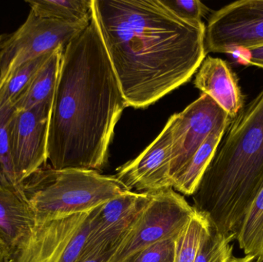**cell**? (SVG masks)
I'll return each instance as SVG.
<instances>
[{
	"label": "cell",
	"mask_w": 263,
	"mask_h": 262,
	"mask_svg": "<svg viewBox=\"0 0 263 262\" xmlns=\"http://www.w3.org/2000/svg\"><path fill=\"white\" fill-rule=\"evenodd\" d=\"M92 8L128 107L145 109L185 84L207 55L205 25L160 0H93Z\"/></svg>",
	"instance_id": "6da1fadb"
},
{
	"label": "cell",
	"mask_w": 263,
	"mask_h": 262,
	"mask_svg": "<svg viewBox=\"0 0 263 262\" xmlns=\"http://www.w3.org/2000/svg\"><path fill=\"white\" fill-rule=\"evenodd\" d=\"M128 107L94 15L65 47L49 121L48 161L55 169L100 170Z\"/></svg>",
	"instance_id": "7a4b0ae2"
},
{
	"label": "cell",
	"mask_w": 263,
	"mask_h": 262,
	"mask_svg": "<svg viewBox=\"0 0 263 262\" xmlns=\"http://www.w3.org/2000/svg\"><path fill=\"white\" fill-rule=\"evenodd\" d=\"M263 186V89L232 120L193 192L194 209L224 235L236 234Z\"/></svg>",
	"instance_id": "3957f363"
},
{
	"label": "cell",
	"mask_w": 263,
	"mask_h": 262,
	"mask_svg": "<svg viewBox=\"0 0 263 262\" xmlns=\"http://www.w3.org/2000/svg\"><path fill=\"white\" fill-rule=\"evenodd\" d=\"M35 223L87 212L127 192L115 177L84 169L44 166L22 183Z\"/></svg>",
	"instance_id": "277c9868"
},
{
	"label": "cell",
	"mask_w": 263,
	"mask_h": 262,
	"mask_svg": "<svg viewBox=\"0 0 263 262\" xmlns=\"http://www.w3.org/2000/svg\"><path fill=\"white\" fill-rule=\"evenodd\" d=\"M195 212L196 209L173 189L151 194L149 201L110 262H123L151 245L177 238Z\"/></svg>",
	"instance_id": "5b68a950"
},
{
	"label": "cell",
	"mask_w": 263,
	"mask_h": 262,
	"mask_svg": "<svg viewBox=\"0 0 263 262\" xmlns=\"http://www.w3.org/2000/svg\"><path fill=\"white\" fill-rule=\"evenodd\" d=\"M90 20L61 21L43 18L30 10L26 22L17 30L0 35L2 75L4 76L29 60L53 52L58 48L66 47Z\"/></svg>",
	"instance_id": "8992f818"
},
{
	"label": "cell",
	"mask_w": 263,
	"mask_h": 262,
	"mask_svg": "<svg viewBox=\"0 0 263 262\" xmlns=\"http://www.w3.org/2000/svg\"><path fill=\"white\" fill-rule=\"evenodd\" d=\"M263 46V0H240L213 12L205 26V53Z\"/></svg>",
	"instance_id": "52a82bcc"
},
{
	"label": "cell",
	"mask_w": 263,
	"mask_h": 262,
	"mask_svg": "<svg viewBox=\"0 0 263 262\" xmlns=\"http://www.w3.org/2000/svg\"><path fill=\"white\" fill-rule=\"evenodd\" d=\"M52 106V103H47L26 110L13 109L11 114L8 140L20 184L47 163Z\"/></svg>",
	"instance_id": "ba28073f"
},
{
	"label": "cell",
	"mask_w": 263,
	"mask_h": 262,
	"mask_svg": "<svg viewBox=\"0 0 263 262\" xmlns=\"http://www.w3.org/2000/svg\"><path fill=\"white\" fill-rule=\"evenodd\" d=\"M232 120L211 97L204 93L182 112L174 114L170 166L172 179L213 132L227 129Z\"/></svg>",
	"instance_id": "9c48e42d"
},
{
	"label": "cell",
	"mask_w": 263,
	"mask_h": 262,
	"mask_svg": "<svg viewBox=\"0 0 263 262\" xmlns=\"http://www.w3.org/2000/svg\"><path fill=\"white\" fill-rule=\"evenodd\" d=\"M173 125L174 115L139 156L117 169L114 177L128 190L153 194L173 189L170 166Z\"/></svg>",
	"instance_id": "30bf717a"
},
{
	"label": "cell",
	"mask_w": 263,
	"mask_h": 262,
	"mask_svg": "<svg viewBox=\"0 0 263 262\" xmlns=\"http://www.w3.org/2000/svg\"><path fill=\"white\" fill-rule=\"evenodd\" d=\"M89 212L35 223L6 262H64L71 241Z\"/></svg>",
	"instance_id": "8fae6325"
},
{
	"label": "cell",
	"mask_w": 263,
	"mask_h": 262,
	"mask_svg": "<svg viewBox=\"0 0 263 262\" xmlns=\"http://www.w3.org/2000/svg\"><path fill=\"white\" fill-rule=\"evenodd\" d=\"M193 84L202 93L211 97L232 119L245 106L239 78L222 58L206 55L198 69Z\"/></svg>",
	"instance_id": "7c38bea8"
},
{
	"label": "cell",
	"mask_w": 263,
	"mask_h": 262,
	"mask_svg": "<svg viewBox=\"0 0 263 262\" xmlns=\"http://www.w3.org/2000/svg\"><path fill=\"white\" fill-rule=\"evenodd\" d=\"M35 225V216L23 189L0 187V237L9 254L27 237Z\"/></svg>",
	"instance_id": "4fadbf2b"
},
{
	"label": "cell",
	"mask_w": 263,
	"mask_h": 262,
	"mask_svg": "<svg viewBox=\"0 0 263 262\" xmlns=\"http://www.w3.org/2000/svg\"><path fill=\"white\" fill-rule=\"evenodd\" d=\"M64 49L58 48L52 52L31 80L27 88L15 100L14 109L26 110L39 105L53 103Z\"/></svg>",
	"instance_id": "5bb4252c"
},
{
	"label": "cell",
	"mask_w": 263,
	"mask_h": 262,
	"mask_svg": "<svg viewBox=\"0 0 263 262\" xmlns=\"http://www.w3.org/2000/svg\"><path fill=\"white\" fill-rule=\"evenodd\" d=\"M150 198L151 194L127 191L100 205L96 209L91 221L90 235L103 232L136 216L146 206Z\"/></svg>",
	"instance_id": "9a60e30c"
},
{
	"label": "cell",
	"mask_w": 263,
	"mask_h": 262,
	"mask_svg": "<svg viewBox=\"0 0 263 262\" xmlns=\"http://www.w3.org/2000/svg\"><path fill=\"white\" fill-rule=\"evenodd\" d=\"M227 129L213 132L196 151L185 167L172 179L173 189L185 195L192 196L214 156Z\"/></svg>",
	"instance_id": "2e32d148"
},
{
	"label": "cell",
	"mask_w": 263,
	"mask_h": 262,
	"mask_svg": "<svg viewBox=\"0 0 263 262\" xmlns=\"http://www.w3.org/2000/svg\"><path fill=\"white\" fill-rule=\"evenodd\" d=\"M236 240L247 256L263 262V186L244 215Z\"/></svg>",
	"instance_id": "e0dca14e"
},
{
	"label": "cell",
	"mask_w": 263,
	"mask_h": 262,
	"mask_svg": "<svg viewBox=\"0 0 263 262\" xmlns=\"http://www.w3.org/2000/svg\"><path fill=\"white\" fill-rule=\"evenodd\" d=\"M35 15L66 22L89 21L93 15V0H28Z\"/></svg>",
	"instance_id": "ac0fdd59"
},
{
	"label": "cell",
	"mask_w": 263,
	"mask_h": 262,
	"mask_svg": "<svg viewBox=\"0 0 263 262\" xmlns=\"http://www.w3.org/2000/svg\"><path fill=\"white\" fill-rule=\"evenodd\" d=\"M54 52V51H53ZM29 60L8 72L0 82V109L13 106L14 103L30 83L52 52Z\"/></svg>",
	"instance_id": "d6986e66"
},
{
	"label": "cell",
	"mask_w": 263,
	"mask_h": 262,
	"mask_svg": "<svg viewBox=\"0 0 263 262\" xmlns=\"http://www.w3.org/2000/svg\"><path fill=\"white\" fill-rule=\"evenodd\" d=\"M210 226L208 219L196 210L185 229L176 238L174 262H194L201 241Z\"/></svg>",
	"instance_id": "ffe728a7"
},
{
	"label": "cell",
	"mask_w": 263,
	"mask_h": 262,
	"mask_svg": "<svg viewBox=\"0 0 263 262\" xmlns=\"http://www.w3.org/2000/svg\"><path fill=\"white\" fill-rule=\"evenodd\" d=\"M235 239L236 234L222 235L210 225L201 241L194 262H230L233 251V246L230 243Z\"/></svg>",
	"instance_id": "44dd1931"
},
{
	"label": "cell",
	"mask_w": 263,
	"mask_h": 262,
	"mask_svg": "<svg viewBox=\"0 0 263 262\" xmlns=\"http://www.w3.org/2000/svg\"><path fill=\"white\" fill-rule=\"evenodd\" d=\"M13 109L12 106L0 109V187L22 190L23 187L14 170L8 140V123Z\"/></svg>",
	"instance_id": "7402d4cb"
},
{
	"label": "cell",
	"mask_w": 263,
	"mask_h": 262,
	"mask_svg": "<svg viewBox=\"0 0 263 262\" xmlns=\"http://www.w3.org/2000/svg\"><path fill=\"white\" fill-rule=\"evenodd\" d=\"M176 16L193 25L203 24L202 18L210 9L199 0H160Z\"/></svg>",
	"instance_id": "603a6c76"
},
{
	"label": "cell",
	"mask_w": 263,
	"mask_h": 262,
	"mask_svg": "<svg viewBox=\"0 0 263 262\" xmlns=\"http://www.w3.org/2000/svg\"><path fill=\"white\" fill-rule=\"evenodd\" d=\"M176 239L168 238L151 245L123 262H174Z\"/></svg>",
	"instance_id": "cb8c5ba5"
},
{
	"label": "cell",
	"mask_w": 263,
	"mask_h": 262,
	"mask_svg": "<svg viewBox=\"0 0 263 262\" xmlns=\"http://www.w3.org/2000/svg\"><path fill=\"white\" fill-rule=\"evenodd\" d=\"M121 243L98 248L82 255L77 262H110Z\"/></svg>",
	"instance_id": "d4e9b609"
},
{
	"label": "cell",
	"mask_w": 263,
	"mask_h": 262,
	"mask_svg": "<svg viewBox=\"0 0 263 262\" xmlns=\"http://www.w3.org/2000/svg\"><path fill=\"white\" fill-rule=\"evenodd\" d=\"M238 61L247 66H254L263 69V46L233 52Z\"/></svg>",
	"instance_id": "484cf974"
},
{
	"label": "cell",
	"mask_w": 263,
	"mask_h": 262,
	"mask_svg": "<svg viewBox=\"0 0 263 262\" xmlns=\"http://www.w3.org/2000/svg\"><path fill=\"white\" fill-rule=\"evenodd\" d=\"M9 255V249L5 241L0 237V262H6Z\"/></svg>",
	"instance_id": "4316f807"
},
{
	"label": "cell",
	"mask_w": 263,
	"mask_h": 262,
	"mask_svg": "<svg viewBox=\"0 0 263 262\" xmlns=\"http://www.w3.org/2000/svg\"><path fill=\"white\" fill-rule=\"evenodd\" d=\"M230 262H255V260L253 257L247 256V255L242 258H237L233 255Z\"/></svg>",
	"instance_id": "83f0119b"
},
{
	"label": "cell",
	"mask_w": 263,
	"mask_h": 262,
	"mask_svg": "<svg viewBox=\"0 0 263 262\" xmlns=\"http://www.w3.org/2000/svg\"><path fill=\"white\" fill-rule=\"evenodd\" d=\"M2 77H3V75H2L1 69H0V82H1Z\"/></svg>",
	"instance_id": "f1b7e54d"
}]
</instances>
